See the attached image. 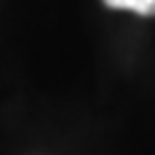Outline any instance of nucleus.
<instances>
[{"instance_id":"f257e3e1","label":"nucleus","mask_w":155,"mask_h":155,"mask_svg":"<svg viewBox=\"0 0 155 155\" xmlns=\"http://www.w3.org/2000/svg\"><path fill=\"white\" fill-rule=\"evenodd\" d=\"M113 10H130L138 15H155V0H104Z\"/></svg>"}]
</instances>
